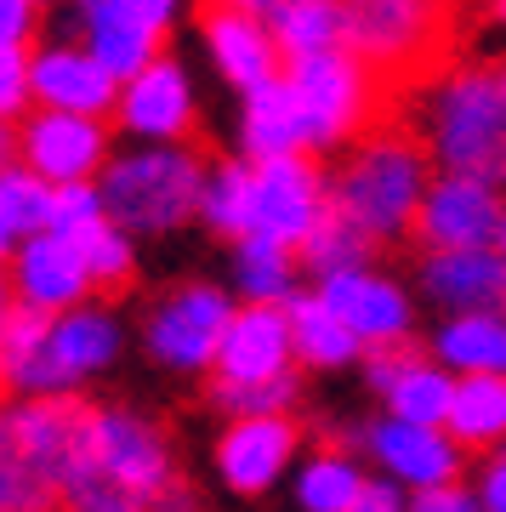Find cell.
<instances>
[{
  "label": "cell",
  "instance_id": "obj_1",
  "mask_svg": "<svg viewBox=\"0 0 506 512\" xmlns=\"http://www.w3.org/2000/svg\"><path fill=\"white\" fill-rule=\"evenodd\" d=\"M171 478V439L160 421L120 404H86L63 473V512H154Z\"/></svg>",
  "mask_w": 506,
  "mask_h": 512
},
{
  "label": "cell",
  "instance_id": "obj_2",
  "mask_svg": "<svg viewBox=\"0 0 506 512\" xmlns=\"http://www.w3.org/2000/svg\"><path fill=\"white\" fill-rule=\"evenodd\" d=\"M80 416L74 393H0V512H52L63 501Z\"/></svg>",
  "mask_w": 506,
  "mask_h": 512
},
{
  "label": "cell",
  "instance_id": "obj_3",
  "mask_svg": "<svg viewBox=\"0 0 506 512\" xmlns=\"http://www.w3.org/2000/svg\"><path fill=\"white\" fill-rule=\"evenodd\" d=\"M342 12V40L393 92H427L455 69V0H342Z\"/></svg>",
  "mask_w": 506,
  "mask_h": 512
},
{
  "label": "cell",
  "instance_id": "obj_4",
  "mask_svg": "<svg viewBox=\"0 0 506 512\" xmlns=\"http://www.w3.org/2000/svg\"><path fill=\"white\" fill-rule=\"evenodd\" d=\"M427 137H410L404 126L381 120L376 131H364L353 154L342 160L336 183H330V205L347 211L359 222L364 234L376 239H398L416 228V211H421V194H427Z\"/></svg>",
  "mask_w": 506,
  "mask_h": 512
},
{
  "label": "cell",
  "instance_id": "obj_5",
  "mask_svg": "<svg viewBox=\"0 0 506 512\" xmlns=\"http://www.w3.org/2000/svg\"><path fill=\"white\" fill-rule=\"evenodd\" d=\"M421 137L438 171H467L484 183H506V86L501 69H450L427 86Z\"/></svg>",
  "mask_w": 506,
  "mask_h": 512
},
{
  "label": "cell",
  "instance_id": "obj_6",
  "mask_svg": "<svg viewBox=\"0 0 506 512\" xmlns=\"http://www.w3.org/2000/svg\"><path fill=\"white\" fill-rule=\"evenodd\" d=\"M285 80L296 92L302 109V131L308 148H336V143H359L364 131H376L393 109V86L364 63L353 46H325V52H302L285 57Z\"/></svg>",
  "mask_w": 506,
  "mask_h": 512
},
{
  "label": "cell",
  "instance_id": "obj_7",
  "mask_svg": "<svg viewBox=\"0 0 506 512\" xmlns=\"http://www.w3.org/2000/svg\"><path fill=\"white\" fill-rule=\"evenodd\" d=\"M199 183H205V165L182 143H148L97 171L103 211L126 234H171L188 217H199Z\"/></svg>",
  "mask_w": 506,
  "mask_h": 512
},
{
  "label": "cell",
  "instance_id": "obj_8",
  "mask_svg": "<svg viewBox=\"0 0 506 512\" xmlns=\"http://www.w3.org/2000/svg\"><path fill=\"white\" fill-rule=\"evenodd\" d=\"M114 353H120V325L109 319V308H86V302L63 308L52 313L18 393H74L103 365H114Z\"/></svg>",
  "mask_w": 506,
  "mask_h": 512
},
{
  "label": "cell",
  "instance_id": "obj_9",
  "mask_svg": "<svg viewBox=\"0 0 506 512\" xmlns=\"http://www.w3.org/2000/svg\"><path fill=\"white\" fill-rule=\"evenodd\" d=\"M330 211V183L325 171L302 154H268L251 160V234L285 239L290 251L319 228V217Z\"/></svg>",
  "mask_w": 506,
  "mask_h": 512
},
{
  "label": "cell",
  "instance_id": "obj_10",
  "mask_svg": "<svg viewBox=\"0 0 506 512\" xmlns=\"http://www.w3.org/2000/svg\"><path fill=\"white\" fill-rule=\"evenodd\" d=\"M228 319H234V302L217 285H177L148 313L143 348L165 370H205L217 359V342L228 330Z\"/></svg>",
  "mask_w": 506,
  "mask_h": 512
},
{
  "label": "cell",
  "instance_id": "obj_11",
  "mask_svg": "<svg viewBox=\"0 0 506 512\" xmlns=\"http://www.w3.org/2000/svg\"><path fill=\"white\" fill-rule=\"evenodd\" d=\"M501 217H506V200L495 183L467 177V171H438L427 194H421L410 234L421 239V251H467V245H495Z\"/></svg>",
  "mask_w": 506,
  "mask_h": 512
},
{
  "label": "cell",
  "instance_id": "obj_12",
  "mask_svg": "<svg viewBox=\"0 0 506 512\" xmlns=\"http://www.w3.org/2000/svg\"><path fill=\"white\" fill-rule=\"evenodd\" d=\"M18 160L46 183H91L109 165V126L103 114L40 109L18 126Z\"/></svg>",
  "mask_w": 506,
  "mask_h": 512
},
{
  "label": "cell",
  "instance_id": "obj_13",
  "mask_svg": "<svg viewBox=\"0 0 506 512\" xmlns=\"http://www.w3.org/2000/svg\"><path fill=\"white\" fill-rule=\"evenodd\" d=\"M114 120L131 131V137H148V143H182L194 137V86L182 63L171 57H154L148 69H137L131 80H120V103H114Z\"/></svg>",
  "mask_w": 506,
  "mask_h": 512
},
{
  "label": "cell",
  "instance_id": "obj_14",
  "mask_svg": "<svg viewBox=\"0 0 506 512\" xmlns=\"http://www.w3.org/2000/svg\"><path fill=\"white\" fill-rule=\"evenodd\" d=\"M364 365H370V387L387 399L393 416L444 427L455 399V370L444 359H427L410 342H387V348H364Z\"/></svg>",
  "mask_w": 506,
  "mask_h": 512
},
{
  "label": "cell",
  "instance_id": "obj_15",
  "mask_svg": "<svg viewBox=\"0 0 506 512\" xmlns=\"http://www.w3.org/2000/svg\"><path fill=\"white\" fill-rule=\"evenodd\" d=\"M370 439V456L387 467V478H398L404 490H433V484H450L461 478V444L450 439V427H433V421H404L387 416L364 433Z\"/></svg>",
  "mask_w": 506,
  "mask_h": 512
},
{
  "label": "cell",
  "instance_id": "obj_16",
  "mask_svg": "<svg viewBox=\"0 0 506 512\" xmlns=\"http://www.w3.org/2000/svg\"><path fill=\"white\" fill-rule=\"evenodd\" d=\"M302 444V427L290 421V410H273V416H234L228 433L217 439V473L228 490L239 495H262L273 478L290 467Z\"/></svg>",
  "mask_w": 506,
  "mask_h": 512
},
{
  "label": "cell",
  "instance_id": "obj_17",
  "mask_svg": "<svg viewBox=\"0 0 506 512\" xmlns=\"http://www.w3.org/2000/svg\"><path fill=\"white\" fill-rule=\"evenodd\" d=\"M290 359H296V342H290L285 302H245V308H234V319L222 330L211 370L222 382H262V376L290 370Z\"/></svg>",
  "mask_w": 506,
  "mask_h": 512
},
{
  "label": "cell",
  "instance_id": "obj_18",
  "mask_svg": "<svg viewBox=\"0 0 506 512\" xmlns=\"http://www.w3.org/2000/svg\"><path fill=\"white\" fill-rule=\"evenodd\" d=\"M319 296L347 319V330L359 336L364 348H387V342H410V296L398 291L387 274H370V268H342V274L319 279Z\"/></svg>",
  "mask_w": 506,
  "mask_h": 512
},
{
  "label": "cell",
  "instance_id": "obj_19",
  "mask_svg": "<svg viewBox=\"0 0 506 512\" xmlns=\"http://www.w3.org/2000/svg\"><path fill=\"white\" fill-rule=\"evenodd\" d=\"M199 29H205V46L217 57V69L234 80L239 92H251L256 80L285 69V52H279L268 18H256L239 0H205L199 6Z\"/></svg>",
  "mask_w": 506,
  "mask_h": 512
},
{
  "label": "cell",
  "instance_id": "obj_20",
  "mask_svg": "<svg viewBox=\"0 0 506 512\" xmlns=\"http://www.w3.org/2000/svg\"><path fill=\"white\" fill-rule=\"evenodd\" d=\"M12 285H18V302L29 308H46V313H63V308H80L97 285L86 274V256L69 234H52L40 228L29 234L12 251Z\"/></svg>",
  "mask_w": 506,
  "mask_h": 512
},
{
  "label": "cell",
  "instance_id": "obj_21",
  "mask_svg": "<svg viewBox=\"0 0 506 512\" xmlns=\"http://www.w3.org/2000/svg\"><path fill=\"white\" fill-rule=\"evenodd\" d=\"M421 291L444 313H506V251L467 245V251H427Z\"/></svg>",
  "mask_w": 506,
  "mask_h": 512
},
{
  "label": "cell",
  "instance_id": "obj_22",
  "mask_svg": "<svg viewBox=\"0 0 506 512\" xmlns=\"http://www.w3.org/2000/svg\"><path fill=\"white\" fill-rule=\"evenodd\" d=\"M29 92L40 109H74V114H114L120 80H114L86 46H46L29 57Z\"/></svg>",
  "mask_w": 506,
  "mask_h": 512
},
{
  "label": "cell",
  "instance_id": "obj_23",
  "mask_svg": "<svg viewBox=\"0 0 506 512\" xmlns=\"http://www.w3.org/2000/svg\"><path fill=\"white\" fill-rule=\"evenodd\" d=\"M165 46V29L154 18H143L126 0H103V6H86V52L114 74V80H131L137 69H148Z\"/></svg>",
  "mask_w": 506,
  "mask_h": 512
},
{
  "label": "cell",
  "instance_id": "obj_24",
  "mask_svg": "<svg viewBox=\"0 0 506 512\" xmlns=\"http://www.w3.org/2000/svg\"><path fill=\"white\" fill-rule=\"evenodd\" d=\"M308 131H302V109L290 92L285 69L256 80L245 92V160H268V154H302Z\"/></svg>",
  "mask_w": 506,
  "mask_h": 512
},
{
  "label": "cell",
  "instance_id": "obj_25",
  "mask_svg": "<svg viewBox=\"0 0 506 512\" xmlns=\"http://www.w3.org/2000/svg\"><path fill=\"white\" fill-rule=\"evenodd\" d=\"M290 342H296V365L308 370H342L364 359V342L347 330V319L330 308L325 296H290Z\"/></svg>",
  "mask_w": 506,
  "mask_h": 512
},
{
  "label": "cell",
  "instance_id": "obj_26",
  "mask_svg": "<svg viewBox=\"0 0 506 512\" xmlns=\"http://www.w3.org/2000/svg\"><path fill=\"white\" fill-rule=\"evenodd\" d=\"M450 439L461 450H501L506 444V376H489V370H472V376H455V399H450Z\"/></svg>",
  "mask_w": 506,
  "mask_h": 512
},
{
  "label": "cell",
  "instance_id": "obj_27",
  "mask_svg": "<svg viewBox=\"0 0 506 512\" xmlns=\"http://www.w3.org/2000/svg\"><path fill=\"white\" fill-rule=\"evenodd\" d=\"M433 353L455 376H472V370L506 376V313H450L438 325Z\"/></svg>",
  "mask_w": 506,
  "mask_h": 512
},
{
  "label": "cell",
  "instance_id": "obj_28",
  "mask_svg": "<svg viewBox=\"0 0 506 512\" xmlns=\"http://www.w3.org/2000/svg\"><path fill=\"white\" fill-rule=\"evenodd\" d=\"M342 23H347L342 0H273L268 6V29L285 57L342 46Z\"/></svg>",
  "mask_w": 506,
  "mask_h": 512
},
{
  "label": "cell",
  "instance_id": "obj_29",
  "mask_svg": "<svg viewBox=\"0 0 506 512\" xmlns=\"http://www.w3.org/2000/svg\"><path fill=\"white\" fill-rule=\"evenodd\" d=\"M199 217L222 239L251 234V165L245 160H211L199 183Z\"/></svg>",
  "mask_w": 506,
  "mask_h": 512
},
{
  "label": "cell",
  "instance_id": "obj_30",
  "mask_svg": "<svg viewBox=\"0 0 506 512\" xmlns=\"http://www.w3.org/2000/svg\"><path fill=\"white\" fill-rule=\"evenodd\" d=\"M296 262L302 256L290 251L285 239H268V234H245L239 239V256H234V279L245 302H290V285H296Z\"/></svg>",
  "mask_w": 506,
  "mask_h": 512
},
{
  "label": "cell",
  "instance_id": "obj_31",
  "mask_svg": "<svg viewBox=\"0 0 506 512\" xmlns=\"http://www.w3.org/2000/svg\"><path fill=\"white\" fill-rule=\"evenodd\" d=\"M52 217V183L35 177L29 165H6L0 171V256H12L29 234H40Z\"/></svg>",
  "mask_w": 506,
  "mask_h": 512
},
{
  "label": "cell",
  "instance_id": "obj_32",
  "mask_svg": "<svg viewBox=\"0 0 506 512\" xmlns=\"http://www.w3.org/2000/svg\"><path fill=\"white\" fill-rule=\"evenodd\" d=\"M69 239L80 245V256H86V274H91V285H97V291H103V296L131 291V279H137L131 239H137V234H126V228L103 211V217H91L86 228H74Z\"/></svg>",
  "mask_w": 506,
  "mask_h": 512
},
{
  "label": "cell",
  "instance_id": "obj_33",
  "mask_svg": "<svg viewBox=\"0 0 506 512\" xmlns=\"http://www.w3.org/2000/svg\"><path fill=\"white\" fill-rule=\"evenodd\" d=\"M370 251H376V239L364 234L359 222L347 217V211H336L330 205L325 217H319V228H313L302 245H296V256L308 262L313 274H342V268H359V262H370Z\"/></svg>",
  "mask_w": 506,
  "mask_h": 512
},
{
  "label": "cell",
  "instance_id": "obj_34",
  "mask_svg": "<svg viewBox=\"0 0 506 512\" xmlns=\"http://www.w3.org/2000/svg\"><path fill=\"white\" fill-rule=\"evenodd\" d=\"M370 478L342 456V450H325V456H313L296 478V501L308 512H353L359 507V495Z\"/></svg>",
  "mask_w": 506,
  "mask_h": 512
},
{
  "label": "cell",
  "instance_id": "obj_35",
  "mask_svg": "<svg viewBox=\"0 0 506 512\" xmlns=\"http://www.w3.org/2000/svg\"><path fill=\"white\" fill-rule=\"evenodd\" d=\"M46 325H52V313L29 308V302H18V308L0 319V393H18L23 387V370H29V359H35Z\"/></svg>",
  "mask_w": 506,
  "mask_h": 512
},
{
  "label": "cell",
  "instance_id": "obj_36",
  "mask_svg": "<svg viewBox=\"0 0 506 512\" xmlns=\"http://www.w3.org/2000/svg\"><path fill=\"white\" fill-rule=\"evenodd\" d=\"M211 404L228 410V416H273V410H290L296 404V370H279V376H262V382H211Z\"/></svg>",
  "mask_w": 506,
  "mask_h": 512
},
{
  "label": "cell",
  "instance_id": "obj_37",
  "mask_svg": "<svg viewBox=\"0 0 506 512\" xmlns=\"http://www.w3.org/2000/svg\"><path fill=\"white\" fill-rule=\"evenodd\" d=\"M91 217H103L97 177H91V183H52V217H46L52 234H74V228H86Z\"/></svg>",
  "mask_w": 506,
  "mask_h": 512
},
{
  "label": "cell",
  "instance_id": "obj_38",
  "mask_svg": "<svg viewBox=\"0 0 506 512\" xmlns=\"http://www.w3.org/2000/svg\"><path fill=\"white\" fill-rule=\"evenodd\" d=\"M35 103L29 92V46L18 40H0V120H12Z\"/></svg>",
  "mask_w": 506,
  "mask_h": 512
},
{
  "label": "cell",
  "instance_id": "obj_39",
  "mask_svg": "<svg viewBox=\"0 0 506 512\" xmlns=\"http://www.w3.org/2000/svg\"><path fill=\"white\" fill-rule=\"evenodd\" d=\"M410 512H484V495H472L467 484H433V490H410Z\"/></svg>",
  "mask_w": 506,
  "mask_h": 512
},
{
  "label": "cell",
  "instance_id": "obj_40",
  "mask_svg": "<svg viewBox=\"0 0 506 512\" xmlns=\"http://www.w3.org/2000/svg\"><path fill=\"white\" fill-rule=\"evenodd\" d=\"M35 6L40 0H0V40L29 46V35H35Z\"/></svg>",
  "mask_w": 506,
  "mask_h": 512
},
{
  "label": "cell",
  "instance_id": "obj_41",
  "mask_svg": "<svg viewBox=\"0 0 506 512\" xmlns=\"http://www.w3.org/2000/svg\"><path fill=\"white\" fill-rule=\"evenodd\" d=\"M353 512H410V495H404V484H381V478H370L364 484V495H359V507Z\"/></svg>",
  "mask_w": 506,
  "mask_h": 512
},
{
  "label": "cell",
  "instance_id": "obj_42",
  "mask_svg": "<svg viewBox=\"0 0 506 512\" xmlns=\"http://www.w3.org/2000/svg\"><path fill=\"white\" fill-rule=\"evenodd\" d=\"M478 495H484V512H506V450L484 467V478H478Z\"/></svg>",
  "mask_w": 506,
  "mask_h": 512
},
{
  "label": "cell",
  "instance_id": "obj_43",
  "mask_svg": "<svg viewBox=\"0 0 506 512\" xmlns=\"http://www.w3.org/2000/svg\"><path fill=\"white\" fill-rule=\"evenodd\" d=\"M18 308V285H12V268H6V256H0V319Z\"/></svg>",
  "mask_w": 506,
  "mask_h": 512
},
{
  "label": "cell",
  "instance_id": "obj_44",
  "mask_svg": "<svg viewBox=\"0 0 506 512\" xmlns=\"http://www.w3.org/2000/svg\"><path fill=\"white\" fill-rule=\"evenodd\" d=\"M6 165H18V131H12V120H0V171Z\"/></svg>",
  "mask_w": 506,
  "mask_h": 512
},
{
  "label": "cell",
  "instance_id": "obj_45",
  "mask_svg": "<svg viewBox=\"0 0 506 512\" xmlns=\"http://www.w3.org/2000/svg\"><path fill=\"white\" fill-rule=\"evenodd\" d=\"M489 12H495V23H506V0H495V6H489Z\"/></svg>",
  "mask_w": 506,
  "mask_h": 512
},
{
  "label": "cell",
  "instance_id": "obj_46",
  "mask_svg": "<svg viewBox=\"0 0 506 512\" xmlns=\"http://www.w3.org/2000/svg\"><path fill=\"white\" fill-rule=\"evenodd\" d=\"M495 245H501V251H506V217H501V239H495Z\"/></svg>",
  "mask_w": 506,
  "mask_h": 512
},
{
  "label": "cell",
  "instance_id": "obj_47",
  "mask_svg": "<svg viewBox=\"0 0 506 512\" xmlns=\"http://www.w3.org/2000/svg\"><path fill=\"white\" fill-rule=\"evenodd\" d=\"M495 69H501V86H506V57H501V63H495Z\"/></svg>",
  "mask_w": 506,
  "mask_h": 512
},
{
  "label": "cell",
  "instance_id": "obj_48",
  "mask_svg": "<svg viewBox=\"0 0 506 512\" xmlns=\"http://www.w3.org/2000/svg\"><path fill=\"white\" fill-rule=\"evenodd\" d=\"M86 6H103V0H80V12H86Z\"/></svg>",
  "mask_w": 506,
  "mask_h": 512
}]
</instances>
